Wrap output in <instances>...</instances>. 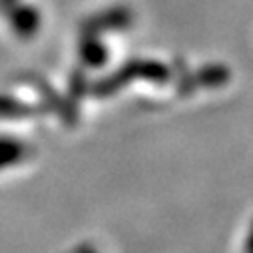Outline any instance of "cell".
Listing matches in <instances>:
<instances>
[{"instance_id": "3", "label": "cell", "mask_w": 253, "mask_h": 253, "mask_svg": "<svg viewBox=\"0 0 253 253\" xmlns=\"http://www.w3.org/2000/svg\"><path fill=\"white\" fill-rule=\"evenodd\" d=\"M245 253H253V221H251L249 231L245 235Z\"/></svg>"}, {"instance_id": "1", "label": "cell", "mask_w": 253, "mask_h": 253, "mask_svg": "<svg viewBox=\"0 0 253 253\" xmlns=\"http://www.w3.org/2000/svg\"><path fill=\"white\" fill-rule=\"evenodd\" d=\"M168 76H169L168 68L164 64H160V62H156V60H134L126 68H122V72H118L110 82H106V84H110V88H106V90L112 92V90L120 88L124 82H128L132 78L164 82V80H168Z\"/></svg>"}, {"instance_id": "2", "label": "cell", "mask_w": 253, "mask_h": 253, "mask_svg": "<svg viewBox=\"0 0 253 253\" xmlns=\"http://www.w3.org/2000/svg\"><path fill=\"white\" fill-rule=\"evenodd\" d=\"M84 58L90 62V64H102V62L106 60V50L98 42H90L84 48Z\"/></svg>"}]
</instances>
